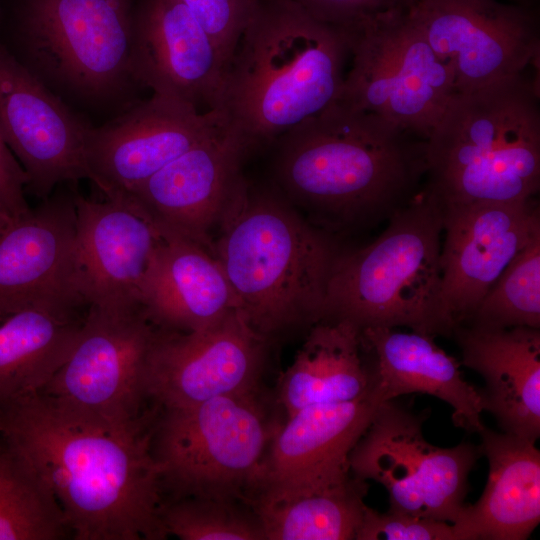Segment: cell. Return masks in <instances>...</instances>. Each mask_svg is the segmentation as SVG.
<instances>
[{"label":"cell","instance_id":"obj_8","mask_svg":"<svg viewBox=\"0 0 540 540\" xmlns=\"http://www.w3.org/2000/svg\"><path fill=\"white\" fill-rule=\"evenodd\" d=\"M274 433L256 391L162 409L152 434L162 487L176 498L237 499L255 486Z\"/></svg>","mask_w":540,"mask_h":540},{"label":"cell","instance_id":"obj_19","mask_svg":"<svg viewBox=\"0 0 540 540\" xmlns=\"http://www.w3.org/2000/svg\"><path fill=\"white\" fill-rule=\"evenodd\" d=\"M133 69L140 86L200 112L220 111L227 67L181 0H143L133 19Z\"/></svg>","mask_w":540,"mask_h":540},{"label":"cell","instance_id":"obj_1","mask_svg":"<svg viewBox=\"0 0 540 540\" xmlns=\"http://www.w3.org/2000/svg\"><path fill=\"white\" fill-rule=\"evenodd\" d=\"M153 425L113 426L41 392L0 405L3 440L53 493L76 540L167 536Z\"/></svg>","mask_w":540,"mask_h":540},{"label":"cell","instance_id":"obj_38","mask_svg":"<svg viewBox=\"0 0 540 540\" xmlns=\"http://www.w3.org/2000/svg\"><path fill=\"white\" fill-rule=\"evenodd\" d=\"M1 21V20H0Z\"/></svg>","mask_w":540,"mask_h":540},{"label":"cell","instance_id":"obj_34","mask_svg":"<svg viewBox=\"0 0 540 540\" xmlns=\"http://www.w3.org/2000/svg\"><path fill=\"white\" fill-rule=\"evenodd\" d=\"M315 19L348 30L391 12L406 11L416 0H289Z\"/></svg>","mask_w":540,"mask_h":540},{"label":"cell","instance_id":"obj_2","mask_svg":"<svg viewBox=\"0 0 540 540\" xmlns=\"http://www.w3.org/2000/svg\"><path fill=\"white\" fill-rule=\"evenodd\" d=\"M278 140L279 192L332 235L388 220L426 175V140L339 102Z\"/></svg>","mask_w":540,"mask_h":540},{"label":"cell","instance_id":"obj_28","mask_svg":"<svg viewBox=\"0 0 540 540\" xmlns=\"http://www.w3.org/2000/svg\"><path fill=\"white\" fill-rule=\"evenodd\" d=\"M367 481L352 473L334 481L254 501L264 540H355L366 504Z\"/></svg>","mask_w":540,"mask_h":540},{"label":"cell","instance_id":"obj_32","mask_svg":"<svg viewBox=\"0 0 540 540\" xmlns=\"http://www.w3.org/2000/svg\"><path fill=\"white\" fill-rule=\"evenodd\" d=\"M206 31L228 66L260 0H181Z\"/></svg>","mask_w":540,"mask_h":540},{"label":"cell","instance_id":"obj_15","mask_svg":"<svg viewBox=\"0 0 540 540\" xmlns=\"http://www.w3.org/2000/svg\"><path fill=\"white\" fill-rule=\"evenodd\" d=\"M75 192L56 191L0 229V320L37 307L82 312Z\"/></svg>","mask_w":540,"mask_h":540},{"label":"cell","instance_id":"obj_21","mask_svg":"<svg viewBox=\"0 0 540 540\" xmlns=\"http://www.w3.org/2000/svg\"><path fill=\"white\" fill-rule=\"evenodd\" d=\"M76 239L89 306L135 308L154 252L164 239L127 205L75 192Z\"/></svg>","mask_w":540,"mask_h":540},{"label":"cell","instance_id":"obj_12","mask_svg":"<svg viewBox=\"0 0 540 540\" xmlns=\"http://www.w3.org/2000/svg\"><path fill=\"white\" fill-rule=\"evenodd\" d=\"M248 151L225 119L135 190L112 200L147 219L164 239L183 238L213 254L218 231L247 185L242 161Z\"/></svg>","mask_w":540,"mask_h":540},{"label":"cell","instance_id":"obj_9","mask_svg":"<svg viewBox=\"0 0 540 540\" xmlns=\"http://www.w3.org/2000/svg\"><path fill=\"white\" fill-rule=\"evenodd\" d=\"M408 10L345 30L352 64L337 102L426 140L456 88L451 67L435 53Z\"/></svg>","mask_w":540,"mask_h":540},{"label":"cell","instance_id":"obj_23","mask_svg":"<svg viewBox=\"0 0 540 540\" xmlns=\"http://www.w3.org/2000/svg\"><path fill=\"white\" fill-rule=\"evenodd\" d=\"M360 338L372 381L387 400L429 394L451 406L456 427L469 433L484 428L480 389L463 378L461 362L439 347L434 336L371 327L360 330Z\"/></svg>","mask_w":540,"mask_h":540},{"label":"cell","instance_id":"obj_5","mask_svg":"<svg viewBox=\"0 0 540 540\" xmlns=\"http://www.w3.org/2000/svg\"><path fill=\"white\" fill-rule=\"evenodd\" d=\"M425 190L444 206L534 198L539 85L524 75L456 93L426 139Z\"/></svg>","mask_w":540,"mask_h":540},{"label":"cell","instance_id":"obj_7","mask_svg":"<svg viewBox=\"0 0 540 540\" xmlns=\"http://www.w3.org/2000/svg\"><path fill=\"white\" fill-rule=\"evenodd\" d=\"M133 19L131 0H23L5 47L62 100L106 103L140 85Z\"/></svg>","mask_w":540,"mask_h":540},{"label":"cell","instance_id":"obj_24","mask_svg":"<svg viewBox=\"0 0 540 540\" xmlns=\"http://www.w3.org/2000/svg\"><path fill=\"white\" fill-rule=\"evenodd\" d=\"M139 306L156 328L176 332L204 329L239 310L214 255L178 237L165 238L157 246L142 283Z\"/></svg>","mask_w":540,"mask_h":540},{"label":"cell","instance_id":"obj_20","mask_svg":"<svg viewBox=\"0 0 540 540\" xmlns=\"http://www.w3.org/2000/svg\"><path fill=\"white\" fill-rule=\"evenodd\" d=\"M387 401L374 383L360 398L304 407L275 431L255 486L280 493L341 479L351 474L349 455Z\"/></svg>","mask_w":540,"mask_h":540},{"label":"cell","instance_id":"obj_3","mask_svg":"<svg viewBox=\"0 0 540 540\" xmlns=\"http://www.w3.org/2000/svg\"><path fill=\"white\" fill-rule=\"evenodd\" d=\"M349 55L345 30L289 0H260L228 66L220 111L249 150L338 101Z\"/></svg>","mask_w":540,"mask_h":540},{"label":"cell","instance_id":"obj_30","mask_svg":"<svg viewBox=\"0 0 540 540\" xmlns=\"http://www.w3.org/2000/svg\"><path fill=\"white\" fill-rule=\"evenodd\" d=\"M463 325L540 328V234L512 259Z\"/></svg>","mask_w":540,"mask_h":540},{"label":"cell","instance_id":"obj_4","mask_svg":"<svg viewBox=\"0 0 540 540\" xmlns=\"http://www.w3.org/2000/svg\"><path fill=\"white\" fill-rule=\"evenodd\" d=\"M334 235L313 225L279 191L248 184L227 213L213 254L240 312L267 339L324 317Z\"/></svg>","mask_w":540,"mask_h":540},{"label":"cell","instance_id":"obj_13","mask_svg":"<svg viewBox=\"0 0 540 540\" xmlns=\"http://www.w3.org/2000/svg\"><path fill=\"white\" fill-rule=\"evenodd\" d=\"M409 17L452 69L456 93L523 75L539 63L535 12L497 0H416Z\"/></svg>","mask_w":540,"mask_h":540},{"label":"cell","instance_id":"obj_33","mask_svg":"<svg viewBox=\"0 0 540 540\" xmlns=\"http://www.w3.org/2000/svg\"><path fill=\"white\" fill-rule=\"evenodd\" d=\"M355 540H456L452 524L366 506Z\"/></svg>","mask_w":540,"mask_h":540},{"label":"cell","instance_id":"obj_16","mask_svg":"<svg viewBox=\"0 0 540 540\" xmlns=\"http://www.w3.org/2000/svg\"><path fill=\"white\" fill-rule=\"evenodd\" d=\"M226 119L158 94L129 105L106 124L91 126L85 140L88 179L118 199L211 134Z\"/></svg>","mask_w":540,"mask_h":540},{"label":"cell","instance_id":"obj_14","mask_svg":"<svg viewBox=\"0 0 540 540\" xmlns=\"http://www.w3.org/2000/svg\"><path fill=\"white\" fill-rule=\"evenodd\" d=\"M266 341L239 310L198 331L157 328L145 370L147 400L174 409L256 391Z\"/></svg>","mask_w":540,"mask_h":540},{"label":"cell","instance_id":"obj_26","mask_svg":"<svg viewBox=\"0 0 540 540\" xmlns=\"http://www.w3.org/2000/svg\"><path fill=\"white\" fill-rule=\"evenodd\" d=\"M372 383L360 330L347 320L322 319L310 326L280 377L278 399L290 416L307 406L358 399Z\"/></svg>","mask_w":540,"mask_h":540},{"label":"cell","instance_id":"obj_25","mask_svg":"<svg viewBox=\"0 0 540 540\" xmlns=\"http://www.w3.org/2000/svg\"><path fill=\"white\" fill-rule=\"evenodd\" d=\"M489 464L479 500L452 524L456 540H524L540 521V451L536 441L486 426L478 433Z\"/></svg>","mask_w":540,"mask_h":540},{"label":"cell","instance_id":"obj_36","mask_svg":"<svg viewBox=\"0 0 540 540\" xmlns=\"http://www.w3.org/2000/svg\"><path fill=\"white\" fill-rule=\"evenodd\" d=\"M11 219L12 217L5 210V208L0 204V229L5 227L11 221Z\"/></svg>","mask_w":540,"mask_h":540},{"label":"cell","instance_id":"obj_37","mask_svg":"<svg viewBox=\"0 0 540 540\" xmlns=\"http://www.w3.org/2000/svg\"><path fill=\"white\" fill-rule=\"evenodd\" d=\"M514 1L515 3H522V4H528L529 3V0H512Z\"/></svg>","mask_w":540,"mask_h":540},{"label":"cell","instance_id":"obj_22","mask_svg":"<svg viewBox=\"0 0 540 540\" xmlns=\"http://www.w3.org/2000/svg\"><path fill=\"white\" fill-rule=\"evenodd\" d=\"M461 364L479 373L484 411L503 432L536 441L540 436V328L457 326L452 333Z\"/></svg>","mask_w":540,"mask_h":540},{"label":"cell","instance_id":"obj_6","mask_svg":"<svg viewBox=\"0 0 540 540\" xmlns=\"http://www.w3.org/2000/svg\"><path fill=\"white\" fill-rule=\"evenodd\" d=\"M443 212L425 189L389 219L368 245L341 250L329 279L323 319L359 330L408 327L452 336L441 303Z\"/></svg>","mask_w":540,"mask_h":540},{"label":"cell","instance_id":"obj_17","mask_svg":"<svg viewBox=\"0 0 540 540\" xmlns=\"http://www.w3.org/2000/svg\"><path fill=\"white\" fill-rule=\"evenodd\" d=\"M441 208L440 295L453 333L468 322L512 259L540 234V211L534 198Z\"/></svg>","mask_w":540,"mask_h":540},{"label":"cell","instance_id":"obj_29","mask_svg":"<svg viewBox=\"0 0 540 540\" xmlns=\"http://www.w3.org/2000/svg\"><path fill=\"white\" fill-rule=\"evenodd\" d=\"M69 535L53 493L4 441L0 445V540H60Z\"/></svg>","mask_w":540,"mask_h":540},{"label":"cell","instance_id":"obj_27","mask_svg":"<svg viewBox=\"0 0 540 540\" xmlns=\"http://www.w3.org/2000/svg\"><path fill=\"white\" fill-rule=\"evenodd\" d=\"M86 313L32 307L0 320V405L43 391L71 352Z\"/></svg>","mask_w":540,"mask_h":540},{"label":"cell","instance_id":"obj_11","mask_svg":"<svg viewBox=\"0 0 540 540\" xmlns=\"http://www.w3.org/2000/svg\"><path fill=\"white\" fill-rule=\"evenodd\" d=\"M156 329L140 307L89 306L71 352L41 393L113 426L153 422L154 413L143 405L146 363Z\"/></svg>","mask_w":540,"mask_h":540},{"label":"cell","instance_id":"obj_31","mask_svg":"<svg viewBox=\"0 0 540 540\" xmlns=\"http://www.w3.org/2000/svg\"><path fill=\"white\" fill-rule=\"evenodd\" d=\"M233 501L182 497L163 503V529L182 540H264L256 513L242 511Z\"/></svg>","mask_w":540,"mask_h":540},{"label":"cell","instance_id":"obj_10","mask_svg":"<svg viewBox=\"0 0 540 540\" xmlns=\"http://www.w3.org/2000/svg\"><path fill=\"white\" fill-rule=\"evenodd\" d=\"M428 414L415 413L394 399L383 402L349 455L352 474L383 485L389 510L453 524L465 505L468 477L481 456L462 441L451 448L427 442Z\"/></svg>","mask_w":540,"mask_h":540},{"label":"cell","instance_id":"obj_18","mask_svg":"<svg viewBox=\"0 0 540 540\" xmlns=\"http://www.w3.org/2000/svg\"><path fill=\"white\" fill-rule=\"evenodd\" d=\"M90 127L0 40V133L28 177L26 190L45 200L60 184L88 179Z\"/></svg>","mask_w":540,"mask_h":540},{"label":"cell","instance_id":"obj_35","mask_svg":"<svg viewBox=\"0 0 540 540\" xmlns=\"http://www.w3.org/2000/svg\"><path fill=\"white\" fill-rule=\"evenodd\" d=\"M28 177L0 133V204L12 218L30 208L25 199Z\"/></svg>","mask_w":540,"mask_h":540}]
</instances>
